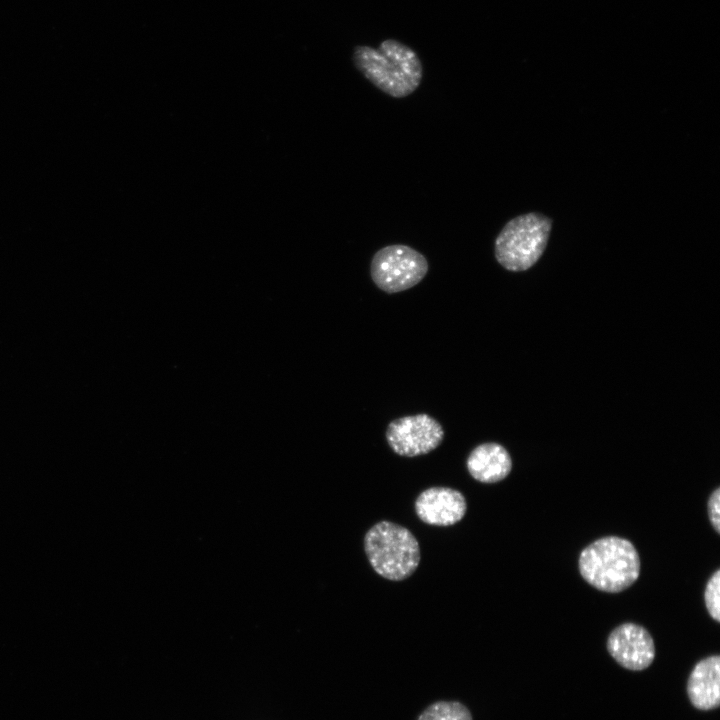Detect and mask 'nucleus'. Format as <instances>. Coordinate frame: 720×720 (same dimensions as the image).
I'll return each mask as SVG.
<instances>
[{
	"mask_svg": "<svg viewBox=\"0 0 720 720\" xmlns=\"http://www.w3.org/2000/svg\"><path fill=\"white\" fill-rule=\"evenodd\" d=\"M352 62L371 84L393 98L409 96L423 78L417 53L396 39L383 40L377 48L356 46Z\"/></svg>",
	"mask_w": 720,
	"mask_h": 720,
	"instance_id": "f257e3e1",
	"label": "nucleus"
},
{
	"mask_svg": "<svg viewBox=\"0 0 720 720\" xmlns=\"http://www.w3.org/2000/svg\"><path fill=\"white\" fill-rule=\"evenodd\" d=\"M640 558L634 545L618 536H607L589 544L579 556L582 578L594 588L618 593L639 577Z\"/></svg>",
	"mask_w": 720,
	"mask_h": 720,
	"instance_id": "f03ea898",
	"label": "nucleus"
},
{
	"mask_svg": "<svg viewBox=\"0 0 720 720\" xmlns=\"http://www.w3.org/2000/svg\"><path fill=\"white\" fill-rule=\"evenodd\" d=\"M364 551L373 570L391 581L409 578L421 560L420 546L413 533L387 520L377 522L366 532Z\"/></svg>",
	"mask_w": 720,
	"mask_h": 720,
	"instance_id": "7ed1b4c3",
	"label": "nucleus"
},
{
	"mask_svg": "<svg viewBox=\"0 0 720 720\" xmlns=\"http://www.w3.org/2000/svg\"><path fill=\"white\" fill-rule=\"evenodd\" d=\"M547 216L531 212L509 220L494 242L497 262L512 272L525 271L542 256L551 231Z\"/></svg>",
	"mask_w": 720,
	"mask_h": 720,
	"instance_id": "20e7f679",
	"label": "nucleus"
},
{
	"mask_svg": "<svg viewBox=\"0 0 720 720\" xmlns=\"http://www.w3.org/2000/svg\"><path fill=\"white\" fill-rule=\"evenodd\" d=\"M428 269V261L422 253L408 245L392 244L375 252L370 263V276L381 291L394 294L416 286Z\"/></svg>",
	"mask_w": 720,
	"mask_h": 720,
	"instance_id": "39448f33",
	"label": "nucleus"
},
{
	"mask_svg": "<svg viewBox=\"0 0 720 720\" xmlns=\"http://www.w3.org/2000/svg\"><path fill=\"white\" fill-rule=\"evenodd\" d=\"M385 437L397 455L416 457L435 450L443 441L444 429L435 418L420 413L392 420Z\"/></svg>",
	"mask_w": 720,
	"mask_h": 720,
	"instance_id": "423d86ee",
	"label": "nucleus"
},
{
	"mask_svg": "<svg viewBox=\"0 0 720 720\" xmlns=\"http://www.w3.org/2000/svg\"><path fill=\"white\" fill-rule=\"evenodd\" d=\"M607 650L619 665L632 671L648 668L655 658L651 634L635 623H623L613 629L607 639Z\"/></svg>",
	"mask_w": 720,
	"mask_h": 720,
	"instance_id": "0eeeda50",
	"label": "nucleus"
},
{
	"mask_svg": "<svg viewBox=\"0 0 720 720\" xmlns=\"http://www.w3.org/2000/svg\"><path fill=\"white\" fill-rule=\"evenodd\" d=\"M414 507L417 517L425 524L447 527L464 518L467 502L459 490L430 487L417 496Z\"/></svg>",
	"mask_w": 720,
	"mask_h": 720,
	"instance_id": "6e6552de",
	"label": "nucleus"
},
{
	"mask_svg": "<svg viewBox=\"0 0 720 720\" xmlns=\"http://www.w3.org/2000/svg\"><path fill=\"white\" fill-rule=\"evenodd\" d=\"M687 695L699 710H712L720 704V657L713 655L696 663L687 681Z\"/></svg>",
	"mask_w": 720,
	"mask_h": 720,
	"instance_id": "1a4fd4ad",
	"label": "nucleus"
},
{
	"mask_svg": "<svg viewBox=\"0 0 720 720\" xmlns=\"http://www.w3.org/2000/svg\"><path fill=\"white\" fill-rule=\"evenodd\" d=\"M470 476L481 483H497L505 479L512 470L509 452L496 442H486L471 450L466 459Z\"/></svg>",
	"mask_w": 720,
	"mask_h": 720,
	"instance_id": "9d476101",
	"label": "nucleus"
},
{
	"mask_svg": "<svg viewBox=\"0 0 720 720\" xmlns=\"http://www.w3.org/2000/svg\"><path fill=\"white\" fill-rule=\"evenodd\" d=\"M417 720H473L471 712L458 701H437L429 705Z\"/></svg>",
	"mask_w": 720,
	"mask_h": 720,
	"instance_id": "9b49d317",
	"label": "nucleus"
},
{
	"mask_svg": "<svg viewBox=\"0 0 720 720\" xmlns=\"http://www.w3.org/2000/svg\"><path fill=\"white\" fill-rule=\"evenodd\" d=\"M704 600L709 615L720 621V570H716L709 578L704 592Z\"/></svg>",
	"mask_w": 720,
	"mask_h": 720,
	"instance_id": "f8f14e48",
	"label": "nucleus"
},
{
	"mask_svg": "<svg viewBox=\"0 0 720 720\" xmlns=\"http://www.w3.org/2000/svg\"><path fill=\"white\" fill-rule=\"evenodd\" d=\"M707 508L711 525L720 533V488H716L710 495Z\"/></svg>",
	"mask_w": 720,
	"mask_h": 720,
	"instance_id": "ddd939ff",
	"label": "nucleus"
}]
</instances>
